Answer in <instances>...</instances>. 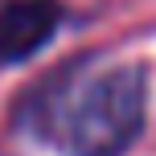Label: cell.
<instances>
[{"label":"cell","mask_w":156,"mask_h":156,"mask_svg":"<svg viewBox=\"0 0 156 156\" xmlns=\"http://www.w3.org/2000/svg\"><path fill=\"white\" fill-rule=\"evenodd\" d=\"M62 25L58 0H8L0 4V66L33 58Z\"/></svg>","instance_id":"2"},{"label":"cell","mask_w":156,"mask_h":156,"mask_svg":"<svg viewBox=\"0 0 156 156\" xmlns=\"http://www.w3.org/2000/svg\"><path fill=\"white\" fill-rule=\"evenodd\" d=\"M148 115V78L140 66H111L58 78L33 107V127L70 156H123Z\"/></svg>","instance_id":"1"}]
</instances>
